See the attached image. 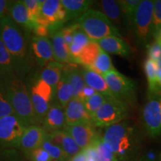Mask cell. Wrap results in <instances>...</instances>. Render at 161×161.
<instances>
[{"instance_id":"1","label":"cell","mask_w":161,"mask_h":161,"mask_svg":"<svg viewBox=\"0 0 161 161\" xmlns=\"http://www.w3.org/2000/svg\"><path fill=\"white\" fill-rule=\"evenodd\" d=\"M104 144L119 161H131L140 148L138 128L129 120H123L107 127L102 136Z\"/></svg>"},{"instance_id":"2","label":"cell","mask_w":161,"mask_h":161,"mask_svg":"<svg viewBox=\"0 0 161 161\" xmlns=\"http://www.w3.org/2000/svg\"><path fill=\"white\" fill-rule=\"evenodd\" d=\"M0 37L14 60L15 73L22 78L32 66V58L24 31L6 15L0 19Z\"/></svg>"},{"instance_id":"3","label":"cell","mask_w":161,"mask_h":161,"mask_svg":"<svg viewBox=\"0 0 161 161\" xmlns=\"http://www.w3.org/2000/svg\"><path fill=\"white\" fill-rule=\"evenodd\" d=\"M8 98L14 114L27 127L38 125L29 90L22 78L14 73L3 78Z\"/></svg>"},{"instance_id":"4","label":"cell","mask_w":161,"mask_h":161,"mask_svg":"<svg viewBox=\"0 0 161 161\" xmlns=\"http://www.w3.org/2000/svg\"><path fill=\"white\" fill-rule=\"evenodd\" d=\"M75 23L79 25L80 29L92 41H98L109 36L122 38V35L114 24L98 10H88Z\"/></svg>"},{"instance_id":"5","label":"cell","mask_w":161,"mask_h":161,"mask_svg":"<svg viewBox=\"0 0 161 161\" xmlns=\"http://www.w3.org/2000/svg\"><path fill=\"white\" fill-rule=\"evenodd\" d=\"M129 114V105L122 101L108 99L92 115V122L96 128H107L125 120Z\"/></svg>"},{"instance_id":"6","label":"cell","mask_w":161,"mask_h":161,"mask_svg":"<svg viewBox=\"0 0 161 161\" xmlns=\"http://www.w3.org/2000/svg\"><path fill=\"white\" fill-rule=\"evenodd\" d=\"M154 1L141 0L136 11L133 31L139 46H146L149 43L152 34Z\"/></svg>"},{"instance_id":"7","label":"cell","mask_w":161,"mask_h":161,"mask_svg":"<svg viewBox=\"0 0 161 161\" xmlns=\"http://www.w3.org/2000/svg\"><path fill=\"white\" fill-rule=\"evenodd\" d=\"M103 77L114 98L128 105L135 103L136 87L134 80L116 69L105 74Z\"/></svg>"},{"instance_id":"8","label":"cell","mask_w":161,"mask_h":161,"mask_svg":"<svg viewBox=\"0 0 161 161\" xmlns=\"http://www.w3.org/2000/svg\"><path fill=\"white\" fill-rule=\"evenodd\" d=\"M53 93V89L40 78L31 86L29 94L38 125L43 123L52 104Z\"/></svg>"},{"instance_id":"9","label":"cell","mask_w":161,"mask_h":161,"mask_svg":"<svg viewBox=\"0 0 161 161\" xmlns=\"http://www.w3.org/2000/svg\"><path fill=\"white\" fill-rule=\"evenodd\" d=\"M27 127L16 115L0 117V148H19Z\"/></svg>"},{"instance_id":"10","label":"cell","mask_w":161,"mask_h":161,"mask_svg":"<svg viewBox=\"0 0 161 161\" xmlns=\"http://www.w3.org/2000/svg\"><path fill=\"white\" fill-rule=\"evenodd\" d=\"M66 19V13L60 0H46L42 4L37 25L48 27L52 33L59 30Z\"/></svg>"},{"instance_id":"11","label":"cell","mask_w":161,"mask_h":161,"mask_svg":"<svg viewBox=\"0 0 161 161\" xmlns=\"http://www.w3.org/2000/svg\"><path fill=\"white\" fill-rule=\"evenodd\" d=\"M161 95L148 96V99L142 110V119L144 129L151 137L161 136Z\"/></svg>"},{"instance_id":"12","label":"cell","mask_w":161,"mask_h":161,"mask_svg":"<svg viewBox=\"0 0 161 161\" xmlns=\"http://www.w3.org/2000/svg\"><path fill=\"white\" fill-rule=\"evenodd\" d=\"M64 130L73 138L81 150L90 146L99 135V133L92 122L66 125Z\"/></svg>"},{"instance_id":"13","label":"cell","mask_w":161,"mask_h":161,"mask_svg":"<svg viewBox=\"0 0 161 161\" xmlns=\"http://www.w3.org/2000/svg\"><path fill=\"white\" fill-rule=\"evenodd\" d=\"M47 134L39 125L28 127L22 136L19 148L29 158L33 151L41 147Z\"/></svg>"},{"instance_id":"14","label":"cell","mask_w":161,"mask_h":161,"mask_svg":"<svg viewBox=\"0 0 161 161\" xmlns=\"http://www.w3.org/2000/svg\"><path fill=\"white\" fill-rule=\"evenodd\" d=\"M31 49L34 59L40 66H46L55 61L51 40L48 37H32Z\"/></svg>"},{"instance_id":"15","label":"cell","mask_w":161,"mask_h":161,"mask_svg":"<svg viewBox=\"0 0 161 161\" xmlns=\"http://www.w3.org/2000/svg\"><path fill=\"white\" fill-rule=\"evenodd\" d=\"M66 125H72L82 122H92V117L86 111L83 102L72 98L64 108Z\"/></svg>"},{"instance_id":"16","label":"cell","mask_w":161,"mask_h":161,"mask_svg":"<svg viewBox=\"0 0 161 161\" xmlns=\"http://www.w3.org/2000/svg\"><path fill=\"white\" fill-rule=\"evenodd\" d=\"M102 13L109 19L116 29H130L128 21L122 13L117 1L114 0H102L97 3Z\"/></svg>"},{"instance_id":"17","label":"cell","mask_w":161,"mask_h":161,"mask_svg":"<svg viewBox=\"0 0 161 161\" xmlns=\"http://www.w3.org/2000/svg\"><path fill=\"white\" fill-rule=\"evenodd\" d=\"M42 124L47 134L64 130L66 126L64 108L56 102L52 103Z\"/></svg>"},{"instance_id":"18","label":"cell","mask_w":161,"mask_h":161,"mask_svg":"<svg viewBox=\"0 0 161 161\" xmlns=\"http://www.w3.org/2000/svg\"><path fill=\"white\" fill-rule=\"evenodd\" d=\"M7 15L23 31H33L34 25L29 19L23 1H8Z\"/></svg>"},{"instance_id":"19","label":"cell","mask_w":161,"mask_h":161,"mask_svg":"<svg viewBox=\"0 0 161 161\" xmlns=\"http://www.w3.org/2000/svg\"><path fill=\"white\" fill-rule=\"evenodd\" d=\"M96 43L98 44L101 49L107 53L117 55L123 58L129 57L131 54L130 46L123 38L109 36L98 40Z\"/></svg>"},{"instance_id":"20","label":"cell","mask_w":161,"mask_h":161,"mask_svg":"<svg viewBox=\"0 0 161 161\" xmlns=\"http://www.w3.org/2000/svg\"><path fill=\"white\" fill-rule=\"evenodd\" d=\"M52 46L54 59L61 64H76L70 55L69 46L66 45L62 36L60 29L52 32Z\"/></svg>"},{"instance_id":"21","label":"cell","mask_w":161,"mask_h":161,"mask_svg":"<svg viewBox=\"0 0 161 161\" xmlns=\"http://www.w3.org/2000/svg\"><path fill=\"white\" fill-rule=\"evenodd\" d=\"M82 74H83L84 80L86 85L92 87L98 93L104 95L108 99L115 98L113 96L111 92L110 91L103 76L96 73V72L91 69L84 67L82 69Z\"/></svg>"},{"instance_id":"22","label":"cell","mask_w":161,"mask_h":161,"mask_svg":"<svg viewBox=\"0 0 161 161\" xmlns=\"http://www.w3.org/2000/svg\"><path fill=\"white\" fill-rule=\"evenodd\" d=\"M47 136L54 144L60 147L69 156V158L75 155L81 150L73 138L64 130L48 134Z\"/></svg>"},{"instance_id":"23","label":"cell","mask_w":161,"mask_h":161,"mask_svg":"<svg viewBox=\"0 0 161 161\" xmlns=\"http://www.w3.org/2000/svg\"><path fill=\"white\" fill-rule=\"evenodd\" d=\"M53 98H56V103L63 108L73 98V90L68 78L67 73L64 68L61 77L54 91Z\"/></svg>"},{"instance_id":"24","label":"cell","mask_w":161,"mask_h":161,"mask_svg":"<svg viewBox=\"0 0 161 161\" xmlns=\"http://www.w3.org/2000/svg\"><path fill=\"white\" fill-rule=\"evenodd\" d=\"M90 0H61V3L66 13V22L73 20L76 21L85 12L90 10L93 4Z\"/></svg>"},{"instance_id":"25","label":"cell","mask_w":161,"mask_h":161,"mask_svg":"<svg viewBox=\"0 0 161 161\" xmlns=\"http://www.w3.org/2000/svg\"><path fill=\"white\" fill-rule=\"evenodd\" d=\"M64 65L57 61H52L46 65L41 72L40 78L47 83L55 91L61 77ZM54 94V93H53Z\"/></svg>"},{"instance_id":"26","label":"cell","mask_w":161,"mask_h":161,"mask_svg":"<svg viewBox=\"0 0 161 161\" xmlns=\"http://www.w3.org/2000/svg\"><path fill=\"white\" fill-rule=\"evenodd\" d=\"M64 69L67 73L68 78L73 90V98H77L78 94L85 86L82 69H80L76 64H73L64 66Z\"/></svg>"},{"instance_id":"27","label":"cell","mask_w":161,"mask_h":161,"mask_svg":"<svg viewBox=\"0 0 161 161\" xmlns=\"http://www.w3.org/2000/svg\"><path fill=\"white\" fill-rule=\"evenodd\" d=\"M157 62L147 58L143 64V69L148 82V96L161 95L157 85Z\"/></svg>"},{"instance_id":"28","label":"cell","mask_w":161,"mask_h":161,"mask_svg":"<svg viewBox=\"0 0 161 161\" xmlns=\"http://www.w3.org/2000/svg\"><path fill=\"white\" fill-rule=\"evenodd\" d=\"M101 51L102 49L96 41L91 40L82 49L77 59V64H80L84 68H89L94 63Z\"/></svg>"},{"instance_id":"29","label":"cell","mask_w":161,"mask_h":161,"mask_svg":"<svg viewBox=\"0 0 161 161\" xmlns=\"http://www.w3.org/2000/svg\"><path fill=\"white\" fill-rule=\"evenodd\" d=\"M91 40L87 37L84 31L80 28L76 30L74 34L71 45L69 46V53L77 64V59L81 52L82 49L87 45Z\"/></svg>"},{"instance_id":"30","label":"cell","mask_w":161,"mask_h":161,"mask_svg":"<svg viewBox=\"0 0 161 161\" xmlns=\"http://www.w3.org/2000/svg\"><path fill=\"white\" fill-rule=\"evenodd\" d=\"M14 73H15L14 60L0 37V76L4 78Z\"/></svg>"},{"instance_id":"31","label":"cell","mask_w":161,"mask_h":161,"mask_svg":"<svg viewBox=\"0 0 161 161\" xmlns=\"http://www.w3.org/2000/svg\"><path fill=\"white\" fill-rule=\"evenodd\" d=\"M87 69H91L96 73L104 76L105 74L115 69L116 68L113 65L111 58L109 55L102 49L92 65Z\"/></svg>"},{"instance_id":"32","label":"cell","mask_w":161,"mask_h":161,"mask_svg":"<svg viewBox=\"0 0 161 161\" xmlns=\"http://www.w3.org/2000/svg\"><path fill=\"white\" fill-rule=\"evenodd\" d=\"M141 0H121L117 1L122 13L125 17L130 29H133L136 11Z\"/></svg>"},{"instance_id":"33","label":"cell","mask_w":161,"mask_h":161,"mask_svg":"<svg viewBox=\"0 0 161 161\" xmlns=\"http://www.w3.org/2000/svg\"><path fill=\"white\" fill-rule=\"evenodd\" d=\"M41 148L49 154L52 159H55L57 161H69L70 158L69 156L60 147L54 144L49 140L48 136H46L45 140L43 141Z\"/></svg>"},{"instance_id":"34","label":"cell","mask_w":161,"mask_h":161,"mask_svg":"<svg viewBox=\"0 0 161 161\" xmlns=\"http://www.w3.org/2000/svg\"><path fill=\"white\" fill-rule=\"evenodd\" d=\"M92 145L95 147L96 154H97L96 161H119L114 153L109 148H107V146L104 144L100 134L95 139Z\"/></svg>"},{"instance_id":"35","label":"cell","mask_w":161,"mask_h":161,"mask_svg":"<svg viewBox=\"0 0 161 161\" xmlns=\"http://www.w3.org/2000/svg\"><path fill=\"white\" fill-rule=\"evenodd\" d=\"M15 115L8 98L3 78L0 76V117Z\"/></svg>"},{"instance_id":"36","label":"cell","mask_w":161,"mask_h":161,"mask_svg":"<svg viewBox=\"0 0 161 161\" xmlns=\"http://www.w3.org/2000/svg\"><path fill=\"white\" fill-rule=\"evenodd\" d=\"M43 2V1H40V0H23L24 5L29 14V19L34 25V29L37 25V22L40 17Z\"/></svg>"},{"instance_id":"37","label":"cell","mask_w":161,"mask_h":161,"mask_svg":"<svg viewBox=\"0 0 161 161\" xmlns=\"http://www.w3.org/2000/svg\"><path fill=\"white\" fill-rule=\"evenodd\" d=\"M108 99V98H107L104 95L96 92L87 100H86L84 104L86 111L92 116Z\"/></svg>"},{"instance_id":"38","label":"cell","mask_w":161,"mask_h":161,"mask_svg":"<svg viewBox=\"0 0 161 161\" xmlns=\"http://www.w3.org/2000/svg\"><path fill=\"white\" fill-rule=\"evenodd\" d=\"M161 29V0L154 1L152 34V36Z\"/></svg>"},{"instance_id":"39","label":"cell","mask_w":161,"mask_h":161,"mask_svg":"<svg viewBox=\"0 0 161 161\" xmlns=\"http://www.w3.org/2000/svg\"><path fill=\"white\" fill-rule=\"evenodd\" d=\"M80 26L78 23H74L70 24L69 25H66L65 27H63L60 29V31H61L62 36H63V38L64 40V42H65L66 45L69 46L71 45L72 39H73L74 34L76 30L79 29Z\"/></svg>"},{"instance_id":"40","label":"cell","mask_w":161,"mask_h":161,"mask_svg":"<svg viewBox=\"0 0 161 161\" xmlns=\"http://www.w3.org/2000/svg\"><path fill=\"white\" fill-rule=\"evenodd\" d=\"M146 47L148 58L158 62V60L161 58V46L160 44L154 41L152 43H148Z\"/></svg>"},{"instance_id":"41","label":"cell","mask_w":161,"mask_h":161,"mask_svg":"<svg viewBox=\"0 0 161 161\" xmlns=\"http://www.w3.org/2000/svg\"><path fill=\"white\" fill-rule=\"evenodd\" d=\"M29 158L31 161H51L52 160L49 154L41 147L33 151Z\"/></svg>"},{"instance_id":"42","label":"cell","mask_w":161,"mask_h":161,"mask_svg":"<svg viewBox=\"0 0 161 161\" xmlns=\"http://www.w3.org/2000/svg\"><path fill=\"white\" fill-rule=\"evenodd\" d=\"M96 92H96L95 90H93L92 87H90V86L85 84V86H84L83 89L81 90L80 93L78 94L77 98L81 101V102H84L86 100H87L88 98L93 96L94 94H96Z\"/></svg>"},{"instance_id":"43","label":"cell","mask_w":161,"mask_h":161,"mask_svg":"<svg viewBox=\"0 0 161 161\" xmlns=\"http://www.w3.org/2000/svg\"><path fill=\"white\" fill-rule=\"evenodd\" d=\"M88 158L87 156L86 155L85 153H84L83 151L80 150L78 154H76L75 155L69 158V161H87Z\"/></svg>"},{"instance_id":"44","label":"cell","mask_w":161,"mask_h":161,"mask_svg":"<svg viewBox=\"0 0 161 161\" xmlns=\"http://www.w3.org/2000/svg\"><path fill=\"white\" fill-rule=\"evenodd\" d=\"M8 5V1L0 0V19L7 15Z\"/></svg>"},{"instance_id":"45","label":"cell","mask_w":161,"mask_h":161,"mask_svg":"<svg viewBox=\"0 0 161 161\" xmlns=\"http://www.w3.org/2000/svg\"><path fill=\"white\" fill-rule=\"evenodd\" d=\"M157 85L159 91L161 92V69L158 68V71H157Z\"/></svg>"},{"instance_id":"46","label":"cell","mask_w":161,"mask_h":161,"mask_svg":"<svg viewBox=\"0 0 161 161\" xmlns=\"http://www.w3.org/2000/svg\"><path fill=\"white\" fill-rule=\"evenodd\" d=\"M153 37L154 38V41L157 42V43L160 44L161 46V29H159L158 31L153 35Z\"/></svg>"},{"instance_id":"47","label":"cell","mask_w":161,"mask_h":161,"mask_svg":"<svg viewBox=\"0 0 161 161\" xmlns=\"http://www.w3.org/2000/svg\"><path fill=\"white\" fill-rule=\"evenodd\" d=\"M157 64H158V67L160 68V69H161V58L158 60V62H157Z\"/></svg>"},{"instance_id":"48","label":"cell","mask_w":161,"mask_h":161,"mask_svg":"<svg viewBox=\"0 0 161 161\" xmlns=\"http://www.w3.org/2000/svg\"><path fill=\"white\" fill-rule=\"evenodd\" d=\"M140 161H147V160H146V159H145L144 158H141V159H140Z\"/></svg>"},{"instance_id":"49","label":"cell","mask_w":161,"mask_h":161,"mask_svg":"<svg viewBox=\"0 0 161 161\" xmlns=\"http://www.w3.org/2000/svg\"><path fill=\"white\" fill-rule=\"evenodd\" d=\"M160 110H161V96L160 97Z\"/></svg>"},{"instance_id":"50","label":"cell","mask_w":161,"mask_h":161,"mask_svg":"<svg viewBox=\"0 0 161 161\" xmlns=\"http://www.w3.org/2000/svg\"><path fill=\"white\" fill-rule=\"evenodd\" d=\"M87 161H95L94 160H92V159H88Z\"/></svg>"},{"instance_id":"51","label":"cell","mask_w":161,"mask_h":161,"mask_svg":"<svg viewBox=\"0 0 161 161\" xmlns=\"http://www.w3.org/2000/svg\"><path fill=\"white\" fill-rule=\"evenodd\" d=\"M160 161H161V155H160Z\"/></svg>"},{"instance_id":"52","label":"cell","mask_w":161,"mask_h":161,"mask_svg":"<svg viewBox=\"0 0 161 161\" xmlns=\"http://www.w3.org/2000/svg\"><path fill=\"white\" fill-rule=\"evenodd\" d=\"M56 161H57V160H56Z\"/></svg>"}]
</instances>
